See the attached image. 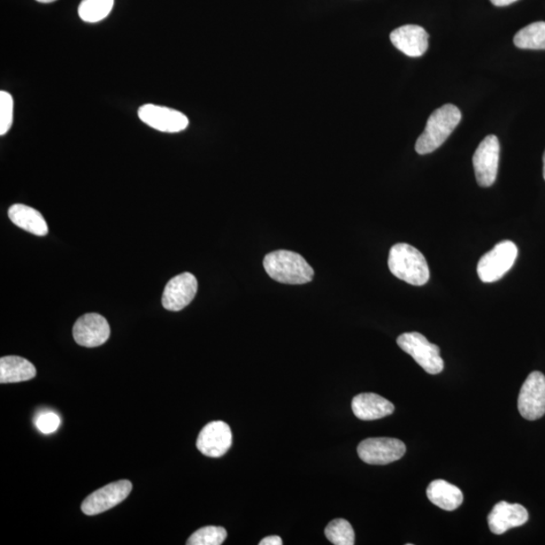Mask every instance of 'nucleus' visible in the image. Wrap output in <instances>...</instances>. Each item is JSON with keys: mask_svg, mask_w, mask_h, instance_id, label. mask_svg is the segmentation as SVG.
<instances>
[{"mask_svg": "<svg viewBox=\"0 0 545 545\" xmlns=\"http://www.w3.org/2000/svg\"><path fill=\"white\" fill-rule=\"evenodd\" d=\"M388 266L395 277L413 286H424L431 277L425 257L409 244H397L390 250Z\"/></svg>", "mask_w": 545, "mask_h": 545, "instance_id": "nucleus-1", "label": "nucleus"}, {"mask_svg": "<svg viewBox=\"0 0 545 545\" xmlns=\"http://www.w3.org/2000/svg\"><path fill=\"white\" fill-rule=\"evenodd\" d=\"M264 268L273 280L291 285L310 283L314 276L313 268L301 255L285 250L268 254L264 259Z\"/></svg>", "mask_w": 545, "mask_h": 545, "instance_id": "nucleus-2", "label": "nucleus"}, {"mask_svg": "<svg viewBox=\"0 0 545 545\" xmlns=\"http://www.w3.org/2000/svg\"><path fill=\"white\" fill-rule=\"evenodd\" d=\"M462 120V112L454 104H445L435 110L429 117L425 132L421 134L416 145L419 155H427L449 139L455 128Z\"/></svg>", "mask_w": 545, "mask_h": 545, "instance_id": "nucleus-3", "label": "nucleus"}, {"mask_svg": "<svg viewBox=\"0 0 545 545\" xmlns=\"http://www.w3.org/2000/svg\"><path fill=\"white\" fill-rule=\"evenodd\" d=\"M397 344L426 373L437 375L443 371L444 363L440 348L429 343L425 335L419 333H406L398 337Z\"/></svg>", "mask_w": 545, "mask_h": 545, "instance_id": "nucleus-4", "label": "nucleus"}, {"mask_svg": "<svg viewBox=\"0 0 545 545\" xmlns=\"http://www.w3.org/2000/svg\"><path fill=\"white\" fill-rule=\"evenodd\" d=\"M518 256L516 244L503 241L483 255L479 260L477 272L479 278L485 283L500 280L513 267Z\"/></svg>", "mask_w": 545, "mask_h": 545, "instance_id": "nucleus-5", "label": "nucleus"}, {"mask_svg": "<svg viewBox=\"0 0 545 545\" xmlns=\"http://www.w3.org/2000/svg\"><path fill=\"white\" fill-rule=\"evenodd\" d=\"M406 452L405 443L392 437H372L359 444L358 455L364 463L384 466L396 462Z\"/></svg>", "mask_w": 545, "mask_h": 545, "instance_id": "nucleus-6", "label": "nucleus"}, {"mask_svg": "<svg viewBox=\"0 0 545 545\" xmlns=\"http://www.w3.org/2000/svg\"><path fill=\"white\" fill-rule=\"evenodd\" d=\"M500 143L494 135L483 139L473 157L475 179L481 187L492 186L497 179Z\"/></svg>", "mask_w": 545, "mask_h": 545, "instance_id": "nucleus-7", "label": "nucleus"}, {"mask_svg": "<svg viewBox=\"0 0 545 545\" xmlns=\"http://www.w3.org/2000/svg\"><path fill=\"white\" fill-rule=\"evenodd\" d=\"M518 410L526 420H537L545 414V376L533 372L522 385L518 397Z\"/></svg>", "mask_w": 545, "mask_h": 545, "instance_id": "nucleus-8", "label": "nucleus"}, {"mask_svg": "<svg viewBox=\"0 0 545 545\" xmlns=\"http://www.w3.org/2000/svg\"><path fill=\"white\" fill-rule=\"evenodd\" d=\"M132 483L127 480L109 483L95 491L83 501L81 509L86 516H94L110 510L125 501L132 492Z\"/></svg>", "mask_w": 545, "mask_h": 545, "instance_id": "nucleus-9", "label": "nucleus"}, {"mask_svg": "<svg viewBox=\"0 0 545 545\" xmlns=\"http://www.w3.org/2000/svg\"><path fill=\"white\" fill-rule=\"evenodd\" d=\"M232 429L224 421H212L198 435L196 447L202 455L221 458L232 448Z\"/></svg>", "mask_w": 545, "mask_h": 545, "instance_id": "nucleus-10", "label": "nucleus"}, {"mask_svg": "<svg viewBox=\"0 0 545 545\" xmlns=\"http://www.w3.org/2000/svg\"><path fill=\"white\" fill-rule=\"evenodd\" d=\"M73 336L75 342L82 347H101L110 339L111 326L101 314H84L75 322Z\"/></svg>", "mask_w": 545, "mask_h": 545, "instance_id": "nucleus-11", "label": "nucleus"}, {"mask_svg": "<svg viewBox=\"0 0 545 545\" xmlns=\"http://www.w3.org/2000/svg\"><path fill=\"white\" fill-rule=\"evenodd\" d=\"M139 118L145 125L163 133H179L189 125L186 114L155 104L140 107Z\"/></svg>", "mask_w": 545, "mask_h": 545, "instance_id": "nucleus-12", "label": "nucleus"}, {"mask_svg": "<svg viewBox=\"0 0 545 545\" xmlns=\"http://www.w3.org/2000/svg\"><path fill=\"white\" fill-rule=\"evenodd\" d=\"M198 289V282L194 275L182 273L168 282L162 303L169 311H180L194 301Z\"/></svg>", "mask_w": 545, "mask_h": 545, "instance_id": "nucleus-13", "label": "nucleus"}, {"mask_svg": "<svg viewBox=\"0 0 545 545\" xmlns=\"http://www.w3.org/2000/svg\"><path fill=\"white\" fill-rule=\"evenodd\" d=\"M528 518L529 514L524 506L501 501L490 512L488 524L492 533L500 535L512 528L524 525Z\"/></svg>", "mask_w": 545, "mask_h": 545, "instance_id": "nucleus-14", "label": "nucleus"}, {"mask_svg": "<svg viewBox=\"0 0 545 545\" xmlns=\"http://www.w3.org/2000/svg\"><path fill=\"white\" fill-rule=\"evenodd\" d=\"M428 34L419 26L406 25L393 30L390 35L391 43L405 55L417 58L424 55L428 49Z\"/></svg>", "mask_w": 545, "mask_h": 545, "instance_id": "nucleus-15", "label": "nucleus"}, {"mask_svg": "<svg viewBox=\"0 0 545 545\" xmlns=\"http://www.w3.org/2000/svg\"><path fill=\"white\" fill-rule=\"evenodd\" d=\"M351 409L357 418L370 421L391 416L395 406L378 394L363 393L352 399Z\"/></svg>", "mask_w": 545, "mask_h": 545, "instance_id": "nucleus-16", "label": "nucleus"}, {"mask_svg": "<svg viewBox=\"0 0 545 545\" xmlns=\"http://www.w3.org/2000/svg\"><path fill=\"white\" fill-rule=\"evenodd\" d=\"M426 495L429 501L445 511L458 509L464 501L462 491L444 480H435L429 483Z\"/></svg>", "mask_w": 545, "mask_h": 545, "instance_id": "nucleus-17", "label": "nucleus"}, {"mask_svg": "<svg viewBox=\"0 0 545 545\" xmlns=\"http://www.w3.org/2000/svg\"><path fill=\"white\" fill-rule=\"evenodd\" d=\"M9 218L15 226L38 236L48 234L47 222L40 212L24 204H14L9 211Z\"/></svg>", "mask_w": 545, "mask_h": 545, "instance_id": "nucleus-18", "label": "nucleus"}, {"mask_svg": "<svg viewBox=\"0 0 545 545\" xmlns=\"http://www.w3.org/2000/svg\"><path fill=\"white\" fill-rule=\"evenodd\" d=\"M35 366L28 359L17 356L0 359V383H19L36 377Z\"/></svg>", "mask_w": 545, "mask_h": 545, "instance_id": "nucleus-19", "label": "nucleus"}, {"mask_svg": "<svg viewBox=\"0 0 545 545\" xmlns=\"http://www.w3.org/2000/svg\"><path fill=\"white\" fill-rule=\"evenodd\" d=\"M514 44L519 49L545 50V21H536L514 37Z\"/></svg>", "mask_w": 545, "mask_h": 545, "instance_id": "nucleus-20", "label": "nucleus"}, {"mask_svg": "<svg viewBox=\"0 0 545 545\" xmlns=\"http://www.w3.org/2000/svg\"><path fill=\"white\" fill-rule=\"evenodd\" d=\"M114 0H82L78 13L87 22H97L104 20L112 10Z\"/></svg>", "mask_w": 545, "mask_h": 545, "instance_id": "nucleus-21", "label": "nucleus"}, {"mask_svg": "<svg viewBox=\"0 0 545 545\" xmlns=\"http://www.w3.org/2000/svg\"><path fill=\"white\" fill-rule=\"evenodd\" d=\"M325 533L326 539L334 545L355 544V532L348 520H333L326 526Z\"/></svg>", "mask_w": 545, "mask_h": 545, "instance_id": "nucleus-22", "label": "nucleus"}, {"mask_svg": "<svg viewBox=\"0 0 545 545\" xmlns=\"http://www.w3.org/2000/svg\"><path fill=\"white\" fill-rule=\"evenodd\" d=\"M227 533L224 527L206 526L189 537L188 545H220L225 542Z\"/></svg>", "mask_w": 545, "mask_h": 545, "instance_id": "nucleus-23", "label": "nucleus"}, {"mask_svg": "<svg viewBox=\"0 0 545 545\" xmlns=\"http://www.w3.org/2000/svg\"><path fill=\"white\" fill-rule=\"evenodd\" d=\"M13 122V98L9 92H0V136L6 135Z\"/></svg>", "mask_w": 545, "mask_h": 545, "instance_id": "nucleus-24", "label": "nucleus"}, {"mask_svg": "<svg viewBox=\"0 0 545 545\" xmlns=\"http://www.w3.org/2000/svg\"><path fill=\"white\" fill-rule=\"evenodd\" d=\"M35 425L38 432L44 434H51L55 433L61 425V418L55 412H41L37 414Z\"/></svg>", "mask_w": 545, "mask_h": 545, "instance_id": "nucleus-25", "label": "nucleus"}, {"mask_svg": "<svg viewBox=\"0 0 545 545\" xmlns=\"http://www.w3.org/2000/svg\"><path fill=\"white\" fill-rule=\"evenodd\" d=\"M260 545H282L283 541L280 536H268L262 541L259 543Z\"/></svg>", "mask_w": 545, "mask_h": 545, "instance_id": "nucleus-26", "label": "nucleus"}, {"mask_svg": "<svg viewBox=\"0 0 545 545\" xmlns=\"http://www.w3.org/2000/svg\"><path fill=\"white\" fill-rule=\"evenodd\" d=\"M490 2L496 6H508L517 2V0H490Z\"/></svg>", "mask_w": 545, "mask_h": 545, "instance_id": "nucleus-27", "label": "nucleus"}, {"mask_svg": "<svg viewBox=\"0 0 545 545\" xmlns=\"http://www.w3.org/2000/svg\"><path fill=\"white\" fill-rule=\"evenodd\" d=\"M37 2L41 3V4H50V3L56 2V0H37Z\"/></svg>", "mask_w": 545, "mask_h": 545, "instance_id": "nucleus-28", "label": "nucleus"}, {"mask_svg": "<svg viewBox=\"0 0 545 545\" xmlns=\"http://www.w3.org/2000/svg\"><path fill=\"white\" fill-rule=\"evenodd\" d=\"M543 178L545 180V152L543 155Z\"/></svg>", "mask_w": 545, "mask_h": 545, "instance_id": "nucleus-29", "label": "nucleus"}]
</instances>
